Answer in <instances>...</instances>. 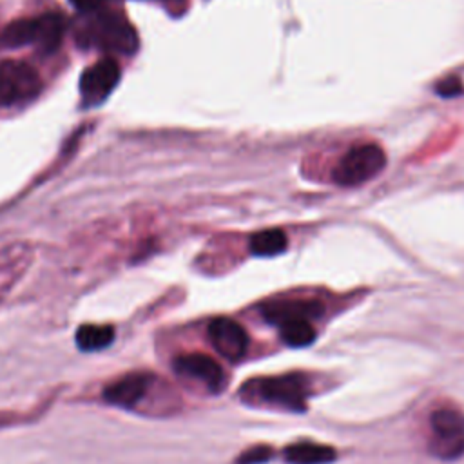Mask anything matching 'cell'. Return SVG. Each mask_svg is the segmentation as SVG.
I'll use <instances>...</instances> for the list:
<instances>
[{
    "label": "cell",
    "mask_w": 464,
    "mask_h": 464,
    "mask_svg": "<svg viewBox=\"0 0 464 464\" xmlns=\"http://www.w3.org/2000/svg\"><path fill=\"white\" fill-rule=\"evenodd\" d=\"M76 42L82 47L132 54L138 49V33L130 22L114 11H91L76 27Z\"/></svg>",
    "instance_id": "cell-1"
},
{
    "label": "cell",
    "mask_w": 464,
    "mask_h": 464,
    "mask_svg": "<svg viewBox=\"0 0 464 464\" xmlns=\"http://www.w3.org/2000/svg\"><path fill=\"white\" fill-rule=\"evenodd\" d=\"M63 33V16L56 13H45L33 18L11 22L2 31V44L7 47L34 45L42 53H53L62 44Z\"/></svg>",
    "instance_id": "cell-2"
},
{
    "label": "cell",
    "mask_w": 464,
    "mask_h": 464,
    "mask_svg": "<svg viewBox=\"0 0 464 464\" xmlns=\"http://www.w3.org/2000/svg\"><path fill=\"white\" fill-rule=\"evenodd\" d=\"M243 399L276 404L292 411H303L306 408V397L310 386L301 375H277L248 381L241 390Z\"/></svg>",
    "instance_id": "cell-3"
},
{
    "label": "cell",
    "mask_w": 464,
    "mask_h": 464,
    "mask_svg": "<svg viewBox=\"0 0 464 464\" xmlns=\"http://www.w3.org/2000/svg\"><path fill=\"white\" fill-rule=\"evenodd\" d=\"M386 163L384 150L375 143L352 147L335 165L332 178L337 185L353 187L377 176Z\"/></svg>",
    "instance_id": "cell-4"
},
{
    "label": "cell",
    "mask_w": 464,
    "mask_h": 464,
    "mask_svg": "<svg viewBox=\"0 0 464 464\" xmlns=\"http://www.w3.org/2000/svg\"><path fill=\"white\" fill-rule=\"evenodd\" d=\"M431 453L453 460L464 455V413L457 408H439L430 417Z\"/></svg>",
    "instance_id": "cell-5"
},
{
    "label": "cell",
    "mask_w": 464,
    "mask_h": 464,
    "mask_svg": "<svg viewBox=\"0 0 464 464\" xmlns=\"http://www.w3.org/2000/svg\"><path fill=\"white\" fill-rule=\"evenodd\" d=\"M42 89L36 69L20 60H5L0 63V103L20 105L33 100Z\"/></svg>",
    "instance_id": "cell-6"
},
{
    "label": "cell",
    "mask_w": 464,
    "mask_h": 464,
    "mask_svg": "<svg viewBox=\"0 0 464 464\" xmlns=\"http://www.w3.org/2000/svg\"><path fill=\"white\" fill-rule=\"evenodd\" d=\"M121 76L120 65L112 58H102L82 72L80 96L85 107L100 105L118 85Z\"/></svg>",
    "instance_id": "cell-7"
},
{
    "label": "cell",
    "mask_w": 464,
    "mask_h": 464,
    "mask_svg": "<svg viewBox=\"0 0 464 464\" xmlns=\"http://www.w3.org/2000/svg\"><path fill=\"white\" fill-rule=\"evenodd\" d=\"M172 366L178 375L194 379V381L201 382L203 386H207L214 393L221 392L223 386L227 384L223 368L212 357H208L205 353H199V352L181 353L174 359Z\"/></svg>",
    "instance_id": "cell-8"
},
{
    "label": "cell",
    "mask_w": 464,
    "mask_h": 464,
    "mask_svg": "<svg viewBox=\"0 0 464 464\" xmlns=\"http://www.w3.org/2000/svg\"><path fill=\"white\" fill-rule=\"evenodd\" d=\"M208 339L216 352L228 361H239L248 350L246 330L230 317H218L208 324Z\"/></svg>",
    "instance_id": "cell-9"
},
{
    "label": "cell",
    "mask_w": 464,
    "mask_h": 464,
    "mask_svg": "<svg viewBox=\"0 0 464 464\" xmlns=\"http://www.w3.org/2000/svg\"><path fill=\"white\" fill-rule=\"evenodd\" d=\"M150 384V375L147 373H129L118 381H112L103 390V399L118 408H134Z\"/></svg>",
    "instance_id": "cell-10"
},
{
    "label": "cell",
    "mask_w": 464,
    "mask_h": 464,
    "mask_svg": "<svg viewBox=\"0 0 464 464\" xmlns=\"http://www.w3.org/2000/svg\"><path fill=\"white\" fill-rule=\"evenodd\" d=\"M321 312H323V308L319 303L303 301V299L276 301V303H268L261 308L263 317L276 326H281L290 321H312V319L319 317Z\"/></svg>",
    "instance_id": "cell-11"
},
{
    "label": "cell",
    "mask_w": 464,
    "mask_h": 464,
    "mask_svg": "<svg viewBox=\"0 0 464 464\" xmlns=\"http://www.w3.org/2000/svg\"><path fill=\"white\" fill-rule=\"evenodd\" d=\"M335 451L330 446L315 444L310 440H301L290 444L285 450V459L290 464H328L335 459Z\"/></svg>",
    "instance_id": "cell-12"
},
{
    "label": "cell",
    "mask_w": 464,
    "mask_h": 464,
    "mask_svg": "<svg viewBox=\"0 0 464 464\" xmlns=\"http://www.w3.org/2000/svg\"><path fill=\"white\" fill-rule=\"evenodd\" d=\"M114 341L111 324H82L76 332V344L83 352H98Z\"/></svg>",
    "instance_id": "cell-13"
},
{
    "label": "cell",
    "mask_w": 464,
    "mask_h": 464,
    "mask_svg": "<svg viewBox=\"0 0 464 464\" xmlns=\"http://www.w3.org/2000/svg\"><path fill=\"white\" fill-rule=\"evenodd\" d=\"M286 245H288L286 234L279 228H266L250 237V252L252 256H259V257L277 256L283 250H286Z\"/></svg>",
    "instance_id": "cell-14"
},
{
    "label": "cell",
    "mask_w": 464,
    "mask_h": 464,
    "mask_svg": "<svg viewBox=\"0 0 464 464\" xmlns=\"http://www.w3.org/2000/svg\"><path fill=\"white\" fill-rule=\"evenodd\" d=\"M279 328L285 343L295 348L308 346L315 339V330L312 326V321H290L281 324Z\"/></svg>",
    "instance_id": "cell-15"
},
{
    "label": "cell",
    "mask_w": 464,
    "mask_h": 464,
    "mask_svg": "<svg viewBox=\"0 0 464 464\" xmlns=\"http://www.w3.org/2000/svg\"><path fill=\"white\" fill-rule=\"evenodd\" d=\"M272 457V450L266 446H256L246 450L239 459L237 464H261Z\"/></svg>",
    "instance_id": "cell-16"
},
{
    "label": "cell",
    "mask_w": 464,
    "mask_h": 464,
    "mask_svg": "<svg viewBox=\"0 0 464 464\" xmlns=\"http://www.w3.org/2000/svg\"><path fill=\"white\" fill-rule=\"evenodd\" d=\"M435 92L442 98H451V96H459L462 92V82L455 76L444 78L435 85Z\"/></svg>",
    "instance_id": "cell-17"
},
{
    "label": "cell",
    "mask_w": 464,
    "mask_h": 464,
    "mask_svg": "<svg viewBox=\"0 0 464 464\" xmlns=\"http://www.w3.org/2000/svg\"><path fill=\"white\" fill-rule=\"evenodd\" d=\"M69 2H71V4H74L78 9L91 13V11L100 9L107 0H69Z\"/></svg>",
    "instance_id": "cell-18"
},
{
    "label": "cell",
    "mask_w": 464,
    "mask_h": 464,
    "mask_svg": "<svg viewBox=\"0 0 464 464\" xmlns=\"http://www.w3.org/2000/svg\"><path fill=\"white\" fill-rule=\"evenodd\" d=\"M163 2H172V0H163Z\"/></svg>",
    "instance_id": "cell-19"
}]
</instances>
